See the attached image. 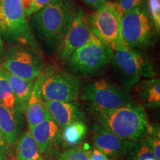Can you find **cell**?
<instances>
[{
  "label": "cell",
  "mask_w": 160,
  "mask_h": 160,
  "mask_svg": "<svg viewBox=\"0 0 160 160\" xmlns=\"http://www.w3.org/2000/svg\"><path fill=\"white\" fill-rule=\"evenodd\" d=\"M74 15L68 0H51L32 15L33 31L49 52L53 53L59 51Z\"/></svg>",
  "instance_id": "1"
},
{
  "label": "cell",
  "mask_w": 160,
  "mask_h": 160,
  "mask_svg": "<svg viewBox=\"0 0 160 160\" xmlns=\"http://www.w3.org/2000/svg\"><path fill=\"white\" fill-rule=\"evenodd\" d=\"M22 128V115L13 113L0 105V130L10 145H15Z\"/></svg>",
  "instance_id": "16"
},
{
  "label": "cell",
  "mask_w": 160,
  "mask_h": 160,
  "mask_svg": "<svg viewBox=\"0 0 160 160\" xmlns=\"http://www.w3.org/2000/svg\"><path fill=\"white\" fill-rule=\"evenodd\" d=\"M98 123L118 137L137 140L145 136L149 124L142 105L132 102L111 110H93Z\"/></svg>",
  "instance_id": "2"
},
{
  "label": "cell",
  "mask_w": 160,
  "mask_h": 160,
  "mask_svg": "<svg viewBox=\"0 0 160 160\" xmlns=\"http://www.w3.org/2000/svg\"><path fill=\"white\" fill-rule=\"evenodd\" d=\"M4 51V48H3V42L2 40V38L0 37V56L3 53Z\"/></svg>",
  "instance_id": "33"
},
{
  "label": "cell",
  "mask_w": 160,
  "mask_h": 160,
  "mask_svg": "<svg viewBox=\"0 0 160 160\" xmlns=\"http://www.w3.org/2000/svg\"><path fill=\"white\" fill-rule=\"evenodd\" d=\"M16 144L17 160H46L29 131L20 135Z\"/></svg>",
  "instance_id": "18"
},
{
  "label": "cell",
  "mask_w": 160,
  "mask_h": 160,
  "mask_svg": "<svg viewBox=\"0 0 160 160\" xmlns=\"http://www.w3.org/2000/svg\"><path fill=\"white\" fill-rule=\"evenodd\" d=\"M125 156L128 160L156 159L151 145L145 137L137 140H128Z\"/></svg>",
  "instance_id": "21"
},
{
  "label": "cell",
  "mask_w": 160,
  "mask_h": 160,
  "mask_svg": "<svg viewBox=\"0 0 160 160\" xmlns=\"http://www.w3.org/2000/svg\"><path fill=\"white\" fill-rule=\"evenodd\" d=\"M52 119L60 128L77 121H85L83 112L74 102L44 101Z\"/></svg>",
  "instance_id": "15"
},
{
  "label": "cell",
  "mask_w": 160,
  "mask_h": 160,
  "mask_svg": "<svg viewBox=\"0 0 160 160\" xmlns=\"http://www.w3.org/2000/svg\"><path fill=\"white\" fill-rule=\"evenodd\" d=\"M146 160H157V159H147Z\"/></svg>",
  "instance_id": "34"
},
{
  "label": "cell",
  "mask_w": 160,
  "mask_h": 160,
  "mask_svg": "<svg viewBox=\"0 0 160 160\" xmlns=\"http://www.w3.org/2000/svg\"><path fill=\"white\" fill-rule=\"evenodd\" d=\"M82 91L79 79L66 72H51L41 87L43 101L73 102L78 99Z\"/></svg>",
  "instance_id": "10"
},
{
  "label": "cell",
  "mask_w": 160,
  "mask_h": 160,
  "mask_svg": "<svg viewBox=\"0 0 160 160\" xmlns=\"http://www.w3.org/2000/svg\"><path fill=\"white\" fill-rule=\"evenodd\" d=\"M0 148H2L3 151H5L7 154L11 152V145H10L5 140L2 133L1 130H0Z\"/></svg>",
  "instance_id": "30"
},
{
  "label": "cell",
  "mask_w": 160,
  "mask_h": 160,
  "mask_svg": "<svg viewBox=\"0 0 160 160\" xmlns=\"http://www.w3.org/2000/svg\"><path fill=\"white\" fill-rule=\"evenodd\" d=\"M146 8L157 34L160 31V0H146Z\"/></svg>",
  "instance_id": "24"
},
{
  "label": "cell",
  "mask_w": 160,
  "mask_h": 160,
  "mask_svg": "<svg viewBox=\"0 0 160 160\" xmlns=\"http://www.w3.org/2000/svg\"><path fill=\"white\" fill-rule=\"evenodd\" d=\"M151 145L153 155L157 160L160 159V134L159 125H148L145 136Z\"/></svg>",
  "instance_id": "23"
},
{
  "label": "cell",
  "mask_w": 160,
  "mask_h": 160,
  "mask_svg": "<svg viewBox=\"0 0 160 160\" xmlns=\"http://www.w3.org/2000/svg\"><path fill=\"white\" fill-rule=\"evenodd\" d=\"M93 33L91 22L82 10L79 9L75 13L71 27L58 51L62 61H67L73 52L88 42Z\"/></svg>",
  "instance_id": "11"
},
{
  "label": "cell",
  "mask_w": 160,
  "mask_h": 160,
  "mask_svg": "<svg viewBox=\"0 0 160 160\" xmlns=\"http://www.w3.org/2000/svg\"><path fill=\"white\" fill-rule=\"evenodd\" d=\"M121 18L122 13L116 4L107 2L96 10L91 20L95 34L113 52L128 48L122 35Z\"/></svg>",
  "instance_id": "8"
},
{
  "label": "cell",
  "mask_w": 160,
  "mask_h": 160,
  "mask_svg": "<svg viewBox=\"0 0 160 160\" xmlns=\"http://www.w3.org/2000/svg\"><path fill=\"white\" fill-rule=\"evenodd\" d=\"M2 72L8 81L20 110L24 113L26 104L31 97L34 81L22 79L3 70Z\"/></svg>",
  "instance_id": "17"
},
{
  "label": "cell",
  "mask_w": 160,
  "mask_h": 160,
  "mask_svg": "<svg viewBox=\"0 0 160 160\" xmlns=\"http://www.w3.org/2000/svg\"><path fill=\"white\" fill-rule=\"evenodd\" d=\"M120 13H122L139 6L146 5V0H117L114 2Z\"/></svg>",
  "instance_id": "26"
},
{
  "label": "cell",
  "mask_w": 160,
  "mask_h": 160,
  "mask_svg": "<svg viewBox=\"0 0 160 160\" xmlns=\"http://www.w3.org/2000/svg\"><path fill=\"white\" fill-rule=\"evenodd\" d=\"M88 153L91 160H109L108 159L107 156H105L102 152H101L97 148L91 150L88 152Z\"/></svg>",
  "instance_id": "29"
},
{
  "label": "cell",
  "mask_w": 160,
  "mask_h": 160,
  "mask_svg": "<svg viewBox=\"0 0 160 160\" xmlns=\"http://www.w3.org/2000/svg\"><path fill=\"white\" fill-rule=\"evenodd\" d=\"M59 160H91L88 152L79 148H71L63 152Z\"/></svg>",
  "instance_id": "25"
},
{
  "label": "cell",
  "mask_w": 160,
  "mask_h": 160,
  "mask_svg": "<svg viewBox=\"0 0 160 160\" xmlns=\"http://www.w3.org/2000/svg\"><path fill=\"white\" fill-rule=\"evenodd\" d=\"M81 99L88 102L93 110H111L132 102L127 91L105 79H99L84 86Z\"/></svg>",
  "instance_id": "9"
},
{
  "label": "cell",
  "mask_w": 160,
  "mask_h": 160,
  "mask_svg": "<svg viewBox=\"0 0 160 160\" xmlns=\"http://www.w3.org/2000/svg\"><path fill=\"white\" fill-rule=\"evenodd\" d=\"M92 131L96 147L105 156L117 157L125 155L128 140L118 137L99 123L93 125Z\"/></svg>",
  "instance_id": "14"
},
{
  "label": "cell",
  "mask_w": 160,
  "mask_h": 160,
  "mask_svg": "<svg viewBox=\"0 0 160 160\" xmlns=\"http://www.w3.org/2000/svg\"><path fill=\"white\" fill-rule=\"evenodd\" d=\"M81 1L90 8L94 10L99 8L100 7H102L107 2L105 0H81Z\"/></svg>",
  "instance_id": "28"
},
{
  "label": "cell",
  "mask_w": 160,
  "mask_h": 160,
  "mask_svg": "<svg viewBox=\"0 0 160 160\" xmlns=\"http://www.w3.org/2000/svg\"><path fill=\"white\" fill-rule=\"evenodd\" d=\"M105 1H106V2H111V1H112V0H105Z\"/></svg>",
  "instance_id": "35"
},
{
  "label": "cell",
  "mask_w": 160,
  "mask_h": 160,
  "mask_svg": "<svg viewBox=\"0 0 160 160\" xmlns=\"http://www.w3.org/2000/svg\"><path fill=\"white\" fill-rule=\"evenodd\" d=\"M122 35L130 49H145L153 43L156 33L146 5L122 14Z\"/></svg>",
  "instance_id": "6"
},
{
  "label": "cell",
  "mask_w": 160,
  "mask_h": 160,
  "mask_svg": "<svg viewBox=\"0 0 160 160\" xmlns=\"http://www.w3.org/2000/svg\"><path fill=\"white\" fill-rule=\"evenodd\" d=\"M28 128L42 154L50 157L57 152L62 142L61 128L49 113L42 122Z\"/></svg>",
  "instance_id": "12"
},
{
  "label": "cell",
  "mask_w": 160,
  "mask_h": 160,
  "mask_svg": "<svg viewBox=\"0 0 160 160\" xmlns=\"http://www.w3.org/2000/svg\"><path fill=\"white\" fill-rule=\"evenodd\" d=\"M87 133L88 127L85 121L72 122L61 129L62 142L67 147H73L82 142Z\"/></svg>",
  "instance_id": "20"
},
{
  "label": "cell",
  "mask_w": 160,
  "mask_h": 160,
  "mask_svg": "<svg viewBox=\"0 0 160 160\" xmlns=\"http://www.w3.org/2000/svg\"><path fill=\"white\" fill-rule=\"evenodd\" d=\"M6 156H7L6 152L0 148V160H6Z\"/></svg>",
  "instance_id": "31"
},
{
  "label": "cell",
  "mask_w": 160,
  "mask_h": 160,
  "mask_svg": "<svg viewBox=\"0 0 160 160\" xmlns=\"http://www.w3.org/2000/svg\"><path fill=\"white\" fill-rule=\"evenodd\" d=\"M0 37L10 45H37L22 0H0Z\"/></svg>",
  "instance_id": "3"
},
{
  "label": "cell",
  "mask_w": 160,
  "mask_h": 160,
  "mask_svg": "<svg viewBox=\"0 0 160 160\" xmlns=\"http://www.w3.org/2000/svg\"><path fill=\"white\" fill-rule=\"evenodd\" d=\"M6 160H17L15 158V156L13 155V153H11V151L6 156Z\"/></svg>",
  "instance_id": "32"
},
{
  "label": "cell",
  "mask_w": 160,
  "mask_h": 160,
  "mask_svg": "<svg viewBox=\"0 0 160 160\" xmlns=\"http://www.w3.org/2000/svg\"><path fill=\"white\" fill-rule=\"evenodd\" d=\"M51 0H29L25 6L26 16H32L41 10Z\"/></svg>",
  "instance_id": "27"
},
{
  "label": "cell",
  "mask_w": 160,
  "mask_h": 160,
  "mask_svg": "<svg viewBox=\"0 0 160 160\" xmlns=\"http://www.w3.org/2000/svg\"><path fill=\"white\" fill-rule=\"evenodd\" d=\"M113 57V51L93 32L88 42L73 52L66 62L72 74L89 77L105 68Z\"/></svg>",
  "instance_id": "4"
},
{
  "label": "cell",
  "mask_w": 160,
  "mask_h": 160,
  "mask_svg": "<svg viewBox=\"0 0 160 160\" xmlns=\"http://www.w3.org/2000/svg\"><path fill=\"white\" fill-rule=\"evenodd\" d=\"M137 91L140 99L146 107L157 108L160 106V80L151 78L138 82Z\"/></svg>",
  "instance_id": "19"
},
{
  "label": "cell",
  "mask_w": 160,
  "mask_h": 160,
  "mask_svg": "<svg viewBox=\"0 0 160 160\" xmlns=\"http://www.w3.org/2000/svg\"><path fill=\"white\" fill-rule=\"evenodd\" d=\"M0 105L5 106L13 113L23 114L13 96L8 81L4 75L2 70H0Z\"/></svg>",
  "instance_id": "22"
},
{
  "label": "cell",
  "mask_w": 160,
  "mask_h": 160,
  "mask_svg": "<svg viewBox=\"0 0 160 160\" xmlns=\"http://www.w3.org/2000/svg\"><path fill=\"white\" fill-rule=\"evenodd\" d=\"M51 68L46 69L36 79L33 84L31 97L26 104L25 111L26 119H27L28 128H31L42 122L45 119L48 112L46 108L45 103L42 98L41 87L44 80L51 73Z\"/></svg>",
  "instance_id": "13"
},
{
  "label": "cell",
  "mask_w": 160,
  "mask_h": 160,
  "mask_svg": "<svg viewBox=\"0 0 160 160\" xmlns=\"http://www.w3.org/2000/svg\"><path fill=\"white\" fill-rule=\"evenodd\" d=\"M5 71L22 79L34 81L44 71V61L38 45L13 44L3 51Z\"/></svg>",
  "instance_id": "5"
},
{
  "label": "cell",
  "mask_w": 160,
  "mask_h": 160,
  "mask_svg": "<svg viewBox=\"0 0 160 160\" xmlns=\"http://www.w3.org/2000/svg\"><path fill=\"white\" fill-rule=\"evenodd\" d=\"M111 62L126 88L137 85L142 77L153 78L156 74L148 57L137 50L127 48L114 51Z\"/></svg>",
  "instance_id": "7"
}]
</instances>
